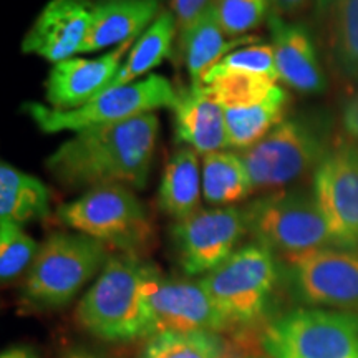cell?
<instances>
[{
    "label": "cell",
    "mask_w": 358,
    "mask_h": 358,
    "mask_svg": "<svg viewBox=\"0 0 358 358\" xmlns=\"http://www.w3.org/2000/svg\"><path fill=\"white\" fill-rule=\"evenodd\" d=\"M92 7L87 0H50L27 32L22 52L53 65L80 53L92 20Z\"/></svg>",
    "instance_id": "9a60e30c"
},
{
    "label": "cell",
    "mask_w": 358,
    "mask_h": 358,
    "mask_svg": "<svg viewBox=\"0 0 358 358\" xmlns=\"http://www.w3.org/2000/svg\"><path fill=\"white\" fill-rule=\"evenodd\" d=\"M332 148L325 120L301 115L285 118L257 145L243 151V158L254 191L272 192L315 174Z\"/></svg>",
    "instance_id": "3957f363"
},
{
    "label": "cell",
    "mask_w": 358,
    "mask_h": 358,
    "mask_svg": "<svg viewBox=\"0 0 358 358\" xmlns=\"http://www.w3.org/2000/svg\"><path fill=\"white\" fill-rule=\"evenodd\" d=\"M216 0H169V10L178 25V35L194 24Z\"/></svg>",
    "instance_id": "f546056e"
},
{
    "label": "cell",
    "mask_w": 358,
    "mask_h": 358,
    "mask_svg": "<svg viewBox=\"0 0 358 358\" xmlns=\"http://www.w3.org/2000/svg\"><path fill=\"white\" fill-rule=\"evenodd\" d=\"M159 0H105L92 7L88 34L80 53L100 52L138 40L136 37L158 19Z\"/></svg>",
    "instance_id": "ac0fdd59"
},
{
    "label": "cell",
    "mask_w": 358,
    "mask_h": 358,
    "mask_svg": "<svg viewBox=\"0 0 358 358\" xmlns=\"http://www.w3.org/2000/svg\"><path fill=\"white\" fill-rule=\"evenodd\" d=\"M313 196L335 248L358 250V145L338 143L313 174Z\"/></svg>",
    "instance_id": "7c38bea8"
},
{
    "label": "cell",
    "mask_w": 358,
    "mask_h": 358,
    "mask_svg": "<svg viewBox=\"0 0 358 358\" xmlns=\"http://www.w3.org/2000/svg\"><path fill=\"white\" fill-rule=\"evenodd\" d=\"M248 234L285 257L335 248L334 237L313 191L279 189L264 192L243 208Z\"/></svg>",
    "instance_id": "5b68a950"
},
{
    "label": "cell",
    "mask_w": 358,
    "mask_h": 358,
    "mask_svg": "<svg viewBox=\"0 0 358 358\" xmlns=\"http://www.w3.org/2000/svg\"><path fill=\"white\" fill-rule=\"evenodd\" d=\"M222 73L264 75V77H268L279 82V75H277L275 69L274 48H272L271 43L248 45V47L237 48V50L227 53L221 62H217V64L204 75L203 82Z\"/></svg>",
    "instance_id": "83f0119b"
},
{
    "label": "cell",
    "mask_w": 358,
    "mask_h": 358,
    "mask_svg": "<svg viewBox=\"0 0 358 358\" xmlns=\"http://www.w3.org/2000/svg\"><path fill=\"white\" fill-rule=\"evenodd\" d=\"M267 358H358V312L299 307L268 322Z\"/></svg>",
    "instance_id": "8992f818"
},
{
    "label": "cell",
    "mask_w": 358,
    "mask_h": 358,
    "mask_svg": "<svg viewBox=\"0 0 358 358\" xmlns=\"http://www.w3.org/2000/svg\"><path fill=\"white\" fill-rule=\"evenodd\" d=\"M136 40L127 42L96 58H75L52 66L45 83V98L55 110H75L110 87Z\"/></svg>",
    "instance_id": "5bb4252c"
},
{
    "label": "cell",
    "mask_w": 358,
    "mask_h": 358,
    "mask_svg": "<svg viewBox=\"0 0 358 358\" xmlns=\"http://www.w3.org/2000/svg\"><path fill=\"white\" fill-rule=\"evenodd\" d=\"M248 234L243 208H209L174 221L171 239L178 262L187 275H206L236 252Z\"/></svg>",
    "instance_id": "8fae6325"
},
{
    "label": "cell",
    "mask_w": 358,
    "mask_h": 358,
    "mask_svg": "<svg viewBox=\"0 0 358 358\" xmlns=\"http://www.w3.org/2000/svg\"><path fill=\"white\" fill-rule=\"evenodd\" d=\"M161 272L138 254L110 256L75 310L85 332L105 342H133L153 335L150 294Z\"/></svg>",
    "instance_id": "7a4b0ae2"
},
{
    "label": "cell",
    "mask_w": 358,
    "mask_h": 358,
    "mask_svg": "<svg viewBox=\"0 0 358 358\" xmlns=\"http://www.w3.org/2000/svg\"><path fill=\"white\" fill-rule=\"evenodd\" d=\"M40 245L15 222L0 221V279L10 284L29 271Z\"/></svg>",
    "instance_id": "4316f807"
},
{
    "label": "cell",
    "mask_w": 358,
    "mask_h": 358,
    "mask_svg": "<svg viewBox=\"0 0 358 358\" xmlns=\"http://www.w3.org/2000/svg\"><path fill=\"white\" fill-rule=\"evenodd\" d=\"M310 0H271L277 15H292L302 10Z\"/></svg>",
    "instance_id": "1f68e13d"
},
{
    "label": "cell",
    "mask_w": 358,
    "mask_h": 358,
    "mask_svg": "<svg viewBox=\"0 0 358 358\" xmlns=\"http://www.w3.org/2000/svg\"><path fill=\"white\" fill-rule=\"evenodd\" d=\"M50 213L48 187L38 178L2 163L0 166V221H38Z\"/></svg>",
    "instance_id": "603a6c76"
},
{
    "label": "cell",
    "mask_w": 358,
    "mask_h": 358,
    "mask_svg": "<svg viewBox=\"0 0 358 358\" xmlns=\"http://www.w3.org/2000/svg\"><path fill=\"white\" fill-rule=\"evenodd\" d=\"M284 261L282 274L295 299L312 307L358 312V250L324 248Z\"/></svg>",
    "instance_id": "30bf717a"
},
{
    "label": "cell",
    "mask_w": 358,
    "mask_h": 358,
    "mask_svg": "<svg viewBox=\"0 0 358 358\" xmlns=\"http://www.w3.org/2000/svg\"><path fill=\"white\" fill-rule=\"evenodd\" d=\"M178 37V25L171 10H163L141 37L134 42L127 60L118 70L108 88L122 87L141 80L171 52L174 38ZM106 88V90H108Z\"/></svg>",
    "instance_id": "cb8c5ba5"
},
{
    "label": "cell",
    "mask_w": 358,
    "mask_h": 358,
    "mask_svg": "<svg viewBox=\"0 0 358 358\" xmlns=\"http://www.w3.org/2000/svg\"><path fill=\"white\" fill-rule=\"evenodd\" d=\"M342 124L348 138L358 145V90L347 101L342 115Z\"/></svg>",
    "instance_id": "4dcf8cb0"
},
{
    "label": "cell",
    "mask_w": 358,
    "mask_h": 358,
    "mask_svg": "<svg viewBox=\"0 0 358 358\" xmlns=\"http://www.w3.org/2000/svg\"><path fill=\"white\" fill-rule=\"evenodd\" d=\"M245 358H264V357H245Z\"/></svg>",
    "instance_id": "d590c367"
},
{
    "label": "cell",
    "mask_w": 358,
    "mask_h": 358,
    "mask_svg": "<svg viewBox=\"0 0 358 358\" xmlns=\"http://www.w3.org/2000/svg\"><path fill=\"white\" fill-rule=\"evenodd\" d=\"M62 358H105V357L98 355V353L92 352V350H88V348L75 347V348H70L69 352H65Z\"/></svg>",
    "instance_id": "836d02e7"
},
{
    "label": "cell",
    "mask_w": 358,
    "mask_h": 358,
    "mask_svg": "<svg viewBox=\"0 0 358 358\" xmlns=\"http://www.w3.org/2000/svg\"><path fill=\"white\" fill-rule=\"evenodd\" d=\"M87 2H90V3H95V0H87ZM100 2H105V0H100Z\"/></svg>",
    "instance_id": "e575fe53"
},
{
    "label": "cell",
    "mask_w": 358,
    "mask_h": 358,
    "mask_svg": "<svg viewBox=\"0 0 358 358\" xmlns=\"http://www.w3.org/2000/svg\"><path fill=\"white\" fill-rule=\"evenodd\" d=\"M330 50L337 73L358 85V0H334L330 10Z\"/></svg>",
    "instance_id": "d4e9b609"
},
{
    "label": "cell",
    "mask_w": 358,
    "mask_h": 358,
    "mask_svg": "<svg viewBox=\"0 0 358 358\" xmlns=\"http://www.w3.org/2000/svg\"><path fill=\"white\" fill-rule=\"evenodd\" d=\"M0 358H42V355L30 345H12L0 353Z\"/></svg>",
    "instance_id": "d6a6232c"
},
{
    "label": "cell",
    "mask_w": 358,
    "mask_h": 358,
    "mask_svg": "<svg viewBox=\"0 0 358 358\" xmlns=\"http://www.w3.org/2000/svg\"><path fill=\"white\" fill-rule=\"evenodd\" d=\"M203 198L216 208L234 206L254 192L243 155L234 151H216L203 156L201 161Z\"/></svg>",
    "instance_id": "7402d4cb"
},
{
    "label": "cell",
    "mask_w": 358,
    "mask_h": 358,
    "mask_svg": "<svg viewBox=\"0 0 358 358\" xmlns=\"http://www.w3.org/2000/svg\"><path fill=\"white\" fill-rule=\"evenodd\" d=\"M282 275L274 252L252 243L199 279L206 292L231 325H250L266 313Z\"/></svg>",
    "instance_id": "ba28073f"
},
{
    "label": "cell",
    "mask_w": 358,
    "mask_h": 358,
    "mask_svg": "<svg viewBox=\"0 0 358 358\" xmlns=\"http://www.w3.org/2000/svg\"><path fill=\"white\" fill-rule=\"evenodd\" d=\"M110 248L80 232H53L27 271L24 297L32 307L53 310L73 301L110 259Z\"/></svg>",
    "instance_id": "277c9868"
},
{
    "label": "cell",
    "mask_w": 358,
    "mask_h": 358,
    "mask_svg": "<svg viewBox=\"0 0 358 358\" xmlns=\"http://www.w3.org/2000/svg\"><path fill=\"white\" fill-rule=\"evenodd\" d=\"M271 0H216L214 7L224 34L241 38L266 20Z\"/></svg>",
    "instance_id": "f1b7e54d"
},
{
    "label": "cell",
    "mask_w": 358,
    "mask_h": 358,
    "mask_svg": "<svg viewBox=\"0 0 358 358\" xmlns=\"http://www.w3.org/2000/svg\"><path fill=\"white\" fill-rule=\"evenodd\" d=\"M203 178H201L199 153L182 146L169 158L158 189L161 211L181 221L201 209Z\"/></svg>",
    "instance_id": "d6986e66"
},
{
    "label": "cell",
    "mask_w": 358,
    "mask_h": 358,
    "mask_svg": "<svg viewBox=\"0 0 358 358\" xmlns=\"http://www.w3.org/2000/svg\"><path fill=\"white\" fill-rule=\"evenodd\" d=\"M150 307L153 335L166 332L219 334L232 327L214 306L199 280L166 279L159 274L151 287Z\"/></svg>",
    "instance_id": "4fadbf2b"
},
{
    "label": "cell",
    "mask_w": 358,
    "mask_h": 358,
    "mask_svg": "<svg viewBox=\"0 0 358 358\" xmlns=\"http://www.w3.org/2000/svg\"><path fill=\"white\" fill-rule=\"evenodd\" d=\"M57 217L73 232L93 237L120 252L136 254L153 237L145 206L133 189L124 186L85 191L77 199L62 204Z\"/></svg>",
    "instance_id": "52a82bcc"
},
{
    "label": "cell",
    "mask_w": 358,
    "mask_h": 358,
    "mask_svg": "<svg viewBox=\"0 0 358 358\" xmlns=\"http://www.w3.org/2000/svg\"><path fill=\"white\" fill-rule=\"evenodd\" d=\"M279 82L306 95H319L327 88L324 69L306 27L289 24L274 12L268 17Z\"/></svg>",
    "instance_id": "2e32d148"
},
{
    "label": "cell",
    "mask_w": 358,
    "mask_h": 358,
    "mask_svg": "<svg viewBox=\"0 0 358 358\" xmlns=\"http://www.w3.org/2000/svg\"><path fill=\"white\" fill-rule=\"evenodd\" d=\"M248 43L244 38H231L224 34L219 24L216 7L211 6L189 29L178 35V45L181 50L187 73L192 85L203 82L204 75L221 62L227 53L234 52L239 45Z\"/></svg>",
    "instance_id": "ffe728a7"
},
{
    "label": "cell",
    "mask_w": 358,
    "mask_h": 358,
    "mask_svg": "<svg viewBox=\"0 0 358 358\" xmlns=\"http://www.w3.org/2000/svg\"><path fill=\"white\" fill-rule=\"evenodd\" d=\"M289 103L290 96L287 90L279 85L271 95L262 100L239 108L224 110L229 148L245 151L257 145L277 124L284 122Z\"/></svg>",
    "instance_id": "44dd1931"
},
{
    "label": "cell",
    "mask_w": 358,
    "mask_h": 358,
    "mask_svg": "<svg viewBox=\"0 0 358 358\" xmlns=\"http://www.w3.org/2000/svg\"><path fill=\"white\" fill-rule=\"evenodd\" d=\"M159 134V120L146 113L120 123L96 124L75 133L47 159L48 173L69 189L148 185Z\"/></svg>",
    "instance_id": "6da1fadb"
},
{
    "label": "cell",
    "mask_w": 358,
    "mask_h": 358,
    "mask_svg": "<svg viewBox=\"0 0 358 358\" xmlns=\"http://www.w3.org/2000/svg\"><path fill=\"white\" fill-rule=\"evenodd\" d=\"M171 110L174 134L182 145L203 156L229 148L226 113L203 85L191 83L178 92Z\"/></svg>",
    "instance_id": "e0dca14e"
},
{
    "label": "cell",
    "mask_w": 358,
    "mask_h": 358,
    "mask_svg": "<svg viewBox=\"0 0 358 358\" xmlns=\"http://www.w3.org/2000/svg\"><path fill=\"white\" fill-rule=\"evenodd\" d=\"M138 358H227L219 334L166 332L146 338Z\"/></svg>",
    "instance_id": "484cf974"
},
{
    "label": "cell",
    "mask_w": 358,
    "mask_h": 358,
    "mask_svg": "<svg viewBox=\"0 0 358 358\" xmlns=\"http://www.w3.org/2000/svg\"><path fill=\"white\" fill-rule=\"evenodd\" d=\"M178 92L161 75H148L138 82L108 88L100 95L75 110H55L40 103H27L25 113L43 133L80 131L96 124L120 123L136 116L155 113L156 110H171Z\"/></svg>",
    "instance_id": "9c48e42d"
}]
</instances>
